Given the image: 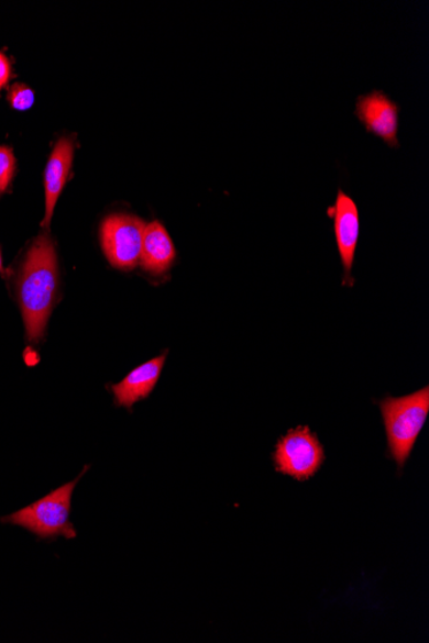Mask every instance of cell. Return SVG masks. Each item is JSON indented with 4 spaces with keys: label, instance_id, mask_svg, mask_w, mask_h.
I'll return each instance as SVG.
<instances>
[{
    "label": "cell",
    "instance_id": "obj_9",
    "mask_svg": "<svg viewBox=\"0 0 429 643\" xmlns=\"http://www.w3.org/2000/svg\"><path fill=\"white\" fill-rule=\"evenodd\" d=\"M74 160V141L63 137L55 145L45 170V217L42 228L48 229L61 193L70 176Z\"/></svg>",
    "mask_w": 429,
    "mask_h": 643
},
{
    "label": "cell",
    "instance_id": "obj_5",
    "mask_svg": "<svg viewBox=\"0 0 429 643\" xmlns=\"http://www.w3.org/2000/svg\"><path fill=\"white\" fill-rule=\"evenodd\" d=\"M145 224L133 214H112L101 229L102 247L110 264L132 270L141 263Z\"/></svg>",
    "mask_w": 429,
    "mask_h": 643
},
{
    "label": "cell",
    "instance_id": "obj_7",
    "mask_svg": "<svg viewBox=\"0 0 429 643\" xmlns=\"http://www.w3.org/2000/svg\"><path fill=\"white\" fill-rule=\"evenodd\" d=\"M331 212L334 217L337 246H339L344 270L343 282L346 286H352L354 285L352 282L354 279L351 277V271L352 265H354L360 232L358 206L354 199L340 189L339 193H337L336 206L332 207Z\"/></svg>",
    "mask_w": 429,
    "mask_h": 643
},
{
    "label": "cell",
    "instance_id": "obj_11",
    "mask_svg": "<svg viewBox=\"0 0 429 643\" xmlns=\"http://www.w3.org/2000/svg\"><path fill=\"white\" fill-rule=\"evenodd\" d=\"M14 170H16V159L10 148L0 147V196L11 186Z\"/></svg>",
    "mask_w": 429,
    "mask_h": 643
},
{
    "label": "cell",
    "instance_id": "obj_2",
    "mask_svg": "<svg viewBox=\"0 0 429 643\" xmlns=\"http://www.w3.org/2000/svg\"><path fill=\"white\" fill-rule=\"evenodd\" d=\"M89 468L90 466L87 465L75 480L58 487L29 507L3 517L0 522L24 528L41 541H56L58 537L75 540L78 537V532L70 522L73 496L76 486Z\"/></svg>",
    "mask_w": 429,
    "mask_h": 643
},
{
    "label": "cell",
    "instance_id": "obj_1",
    "mask_svg": "<svg viewBox=\"0 0 429 643\" xmlns=\"http://www.w3.org/2000/svg\"><path fill=\"white\" fill-rule=\"evenodd\" d=\"M58 259L48 235L37 236L29 250L19 279V300L30 343H41L55 306Z\"/></svg>",
    "mask_w": 429,
    "mask_h": 643
},
{
    "label": "cell",
    "instance_id": "obj_13",
    "mask_svg": "<svg viewBox=\"0 0 429 643\" xmlns=\"http://www.w3.org/2000/svg\"><path fill=\"white\" fill-rule=\"evenodd\" d=\"M12 68L10 59L0 52V90H2L11 79Z\"/></svg>",
    "mask_w": 429,
    "mask_h": 643
},
{
    "label": "cell",
    "instance_id": "obj_3",
    "mask_svg": "<svg viewBox=\"0 0 429 643\" xmlns=\"http://www.w3.org/2000/svg\"><path fill=\"white\" fill-rule=\"evenodd\" d=\"M385 421L391 457L403 472L429 412V388L404 397H386L380 402Z\"/></svg>",
    "mask_w": 429,
    "mask_h": 643
},
{
    "label": "cell",
    "instance_id": "obj_12",
    "mask_svg": "<svg viewBox=\"0 0 429 643\" xmlns=\"http://www.w3.org/2000/svg\"><path fill=\"white\" fill-rule=\"evenodd\" d=\"M9 99L13 109L19 111L32 109L35 101L34 91L25 84H14L10 90Z\"/></svg>",
    "mask_w": 429,
    "mask_h": 643
},
{
    "label": "cell",
    "instance_id": "obj_14",
    "mask_svg": "<svg viewBox=\"0 0 429 643\" xmlns=\"http://www.w3.org/2000/svg\"><path fill=\"white\" fill-rule=\"evenodd\" d=\"M0 270H2V255H0Z\"/></svg>",
    "mask_w": 429,
    "mask_h": 643
},
{
    "label": "cell",
    "instance_id": "obj_8",
    "mask_svg": "<svg viewBox=\"0 0 429 643\" xmlns=\"http://www.w3.org/2000/svg\"><path fill=\"white\" fill-rule=\"evenodd\" d=\"M167 358V351L163 355L150 359L133 372H130L118 385L111 387L114 404L118 408L133 409L138 401L145 400L156 388L161 373Z\"/></svg>",
    "mask_w": 429,
    "mask_h": 643
},
{
    "label": "cell",
    "instance_id": "obj_6",
    "mask_svg": "<svg viewBox=\"0 0 429 643\" xmlns=\"http://www.w3.org/2000/svg\"><path fill=\"white\" fill-rule=\"evenodd\" d=\"M355 114L367 133L381 137L391 148L398 147L400 109L383 91L374 90L370 95L360 96L356 101Z\"/></svg>",
    "mask_w": 429,
    "mask_h": 643
},
{
    "label": "cell",
    "instance_id": "obj_10",
    "mask_svg": "<svg viewBox=\"0 0 429 643\" xmlns=\"http://www.w3.org/2000/svg\"><path fill=\"white\" fill-rule=\"evenodd\" d=\"M176 250L172 236L160 221L145 225L141 264L145 271L163 275L175 262Z\"/></svg>",
    "mask_w": 429,
    "mask_h": 643
},
{
    "label": "cell",
    "instance_id": "obj_4",
    "mask_svg": "<svg viewBox=\"0 0 429 643\" xmlns=\"http://www.w3.org/2000/svg\"><path fill=\"white\" fill-rule=\"evenodd\" d=\"M324 461V447L309 426H298L283 435L273 455L275 470L298 481L316 477Z\"/></svg>",
    "mask_w": 429,
    "mask_h": 643
}]
</instances>
